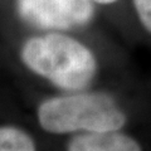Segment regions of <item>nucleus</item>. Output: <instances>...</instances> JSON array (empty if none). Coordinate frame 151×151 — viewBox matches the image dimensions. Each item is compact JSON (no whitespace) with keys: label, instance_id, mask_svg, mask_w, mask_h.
<instances>
[{"label":"nucleus","instance_id":"nucleus-4","mask_svg":"<svg viewBox=\"0 0 151 151\" xmlns=\"http://www.w3.org/2000/svg\"><path fill=\"white\" fill-rule=\"evenodd\" d=\"M68 151H141L134 139L116 131L87 132L73 137Z\"/></svg>","mask_w":151,"mask_h":151},{"label":"nucleus","instance_id":"nucleus-2","mask_svg":"<svg viewBox=\"0 0 151 151\" xmlns=\"http://www.w3.org/2000/svg\"><path fill=\"white\" fill-rule=\"evenodd\" d=\"M38 120L52 134L105 132L121 129L126 116L111 96L91 92L47 100L38 108Z\"/></svg>","mask_w":151,"mask_h":151},{"label":"nucleus","instance_id":"nucleus-3","mask_svg":"<svg viewBox=\"0 0 151 151\" xmlns=\"http://www.w3.org/2000/svg\"><path fill=\"white\" fill-rule=\"evenodd\" d=\"M20 17L40 29H70L93 17L89 0H17Z\"/></svg>","mask_w":151,"mask_h":151},{"label":"nucleus","instance_id":"nucleus-5","mask_svg":"<svg viewBox=\"0 0 151 151\" xmlns=\"http://www.w3.org/2000/svg\"><path fill=\"white\" fill-rule=\"evenodd\" d=\"M0 151H35V145L22 130L0 127Z\"/></svg>","mask_w":151,"mask_h":151},{"label":"nucleus","instance_id":"nucleus-1","mask_svg":"<svg viewBox=\"0 0 151 151\" xmlns=\"http://www.w3.org/2000/svg\"><path fill=\"white\" fill-rule=\"evenodd\" d=\"M22 59L28 68L64 89H82L96 73V59L83 44L63 34H47L27 42Z\"/></svg>","mask_w":151,"mask_h":151},{"label":"nucleus","instance_id":"nucleus-6","mask_svg":"<svg viewBox=\"0 0 151 151\" xmlns=\"http://www.w3.org/2000/svg\"><path fill=\"white\" fill-rule=\"evenodd\" d=\"M134 4L141 23L151 33V0H134Z\"/></svg>","mask_w":151,"mask_h":151},{"label":"nucleus","instance_id":"nucleus-7","mask_svg":"<svg viewBox=\"0 0 151 151\" xmlns=\"http://www.w3.org/2000/svg\"><path fill=\"white\" fill-rule=\"evenodd\" d=\"M94 1H97L100 4H111L113 1H116V0H94Z\"/></svg>","mask_w":151,"mask_h":151}]
</instances>
